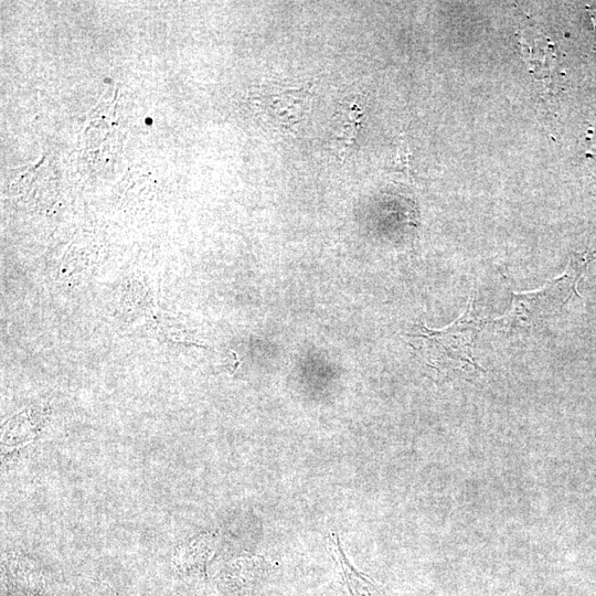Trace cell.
<instances>
[{
  "instance_id": "6da1fadb",
  "label": "cell",
  "mask_w": 596,
  "mask_h": 596,
  "mask_svg": "<svg viewBox=\"0 0 596 596\" xmlns=\"http://www.w3.org/2000/svg\"><path fill=\"white\" fill-rule=\"evenodd\" d=\"M596 258V251L571 255L564 274L550 280L542 288L526 292H513L509 311L492 320L501 329L523 330L541 326L557 312L576 291L578 280L587 265Z\"/></svg>"
},
{
  "instance_id": "7a4b0ae2",
  "label": "cell",
  "mask_w": 596,
  "mask_h": 596,
  "mask_svg": "<svg viewBox=\"0 0 596 596\" xmlns=\"http://www.w3.org/2000/svg\"><path fill=\"white\" fill-rule=\"evenodd\" d=\"M482 326L483 320L476 313L471 299L466 310L446 328L434 330L418 324L408 336L415 340L413 347L433 369L443 372H485L473 355Z\"/></svg>"
},
{
  "instance_id": "3957f363",
  "label": "cell",
  "mask_w": 596,
  "mask_h": 596,
  "mask_svg": "<svg viewBox=\"0 0 596 596\" xmlns=\"http://www.w3.org/2000/svg\"><path fill=\"white\" fill-rule=\"evenodd\" d=\"M362 121V109L355 103H343L334 115L332 142L343 155L356 140Z\"/></svg>"
}]
</instances>
